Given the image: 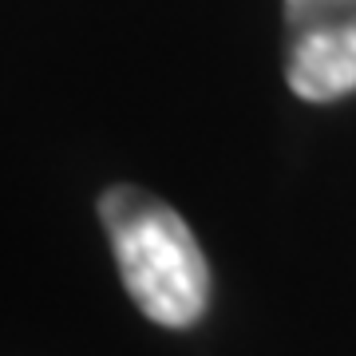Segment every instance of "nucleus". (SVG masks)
I'll return each instance as SVG.
<instances>
[{"label": "nucleus", "instance_id": "nucleus-2", "mask_svg": "<svg viewBox=\"0 0 356 356\" xmlns=\"http://www.w3.org/2000/svg\"><path fill=\"white\" fill-rule=\"evenodd\" d=\"M285 79L297 99L356 91V0H285Z\"/></svg>", "mask_w": 356, "mask_h": 356}, {"label": "nucleus", "instance_id": "nucleus-1", "mask_svg": "<svg viewBox=\"0 0 356 356\" xmlns=\"http://www.w3.org/2000/svg\"><path fill=\"white\" fill-rule=\"evenodd\" d=\"M99 222L143 317L166 329H186L202 317L210 301V266L175 206L143 186H111L99 198Z\"/></svg>", "mask_w": 356, "mask_h": 356}]
</instances>
